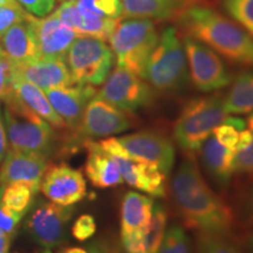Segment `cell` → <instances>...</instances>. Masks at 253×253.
<instances>
[{"instance_id":"cell-1","label":"cell","mask_w":253,"mask_h":253,"mask_svg":"<svg viewBox=\"0 0 253 253\" xmlns=\"http://www.w3.org/2000/svg\"><path fill=\"white\" fill-rule=\"evenodd\" d=\"M171 191L188 227L218 236H226L232 229L230 208L209 188L191 156L185 158L176 171Z\"/></svg>"},{"instance_id":"cell-2","label":"cell","mask_w":253,"mask_h":253,"mask_svg":"<svg viewBox=\"0 0 253 253\" xmlns=\"http://www.w3.org/2000/svg\"><path fill=\"white\" fill-rule=\"evenodd\" d=\"M186 36L225 56L231 61L253 66V36L214 11L202 5H190L178 15Z\"/></svg>"},{"instance_id":"cell-3","label":"cell","mask_w":253,"mask_h":253,"mask_svg":"<svg viewBox=\"0 0 253 253\" xmlns=\"http://www.w3.org/2000/svg\"><path fill=\"white\" fill-rule=\"evenodd\" d=\"M2 121L9 148L48 157L55 145V132L46 120L33 112L9 88L2 95Z\"/></svg>"},{"instance_id":"cell-4","label":"cell","mask_w":253,"mask_h":253,"mask_svg":"<svg viewBox=\"0 0 253 253\" xmlns=\"http://www.w3.org/2000/svg\"><path fill=\"white\" fill-rule=\"evenodd\" d=\"M229 116L220 94L191 100L175 123L173 137L189 153L201 149L204 141Z\"/></svg>"},{"instance_id":"cell-5","label":"cell","mask_w":253,"mask_h":253,"mask_svg":"<svg viewBox=\"0 0 253 253\" xmlns=\"http://www.w3.org/2000/svg\"><path fill=\"white\" fill-rule=\"evenodd\" d=\"M158 37L149 19H126L119 21L108 40L119 67L142 78Z\"/></svg>"},{"instance_id":"cell-6","label":"cell","mask_w":253,"mask_h":253,"mask_svg":"<svg viewBox=\"0 0 253 253\" xmlns=\"http://www.w3.org/2000/svg\"><path fill=\"white\" fill-rule=\"evenodd\" d=\"M142 79L158 90L178 89L186 79V55L175 27H167L148 59Z\"/></svg>"},{"instance_id":"cell-7","label":"cell","mask_w":253,"mask_h":253,"mask_svg":"<svg viewBox=\"0 0 253 253\" xmlns=\"http://www.w3.org/2000/svg\"><path fill=\"white\" fill-rule=\"evenodd\" d=\"M115 55L103 40L79 36L69 47L66 63L74 84L100 86L113 71Z\"/></svg>"},{"instance_id":"cell-8","label":"cell","mask_w":253,"mask_h":253,"mask_svg":"<svg viewBox=\"0 0 253 253\" xmlns=\"http://www.w3.org/2000/svg\"><path fill=\"white\" fill-rule=\"evenodd\" d=\"M73 214V205L62 207L53 202L39 201L25 220L24 230L41 253H53L67 242Z\"/></svg>"},{"instance_id":"cell-9","label":"cell","mask_w":253,"mask_h":253,"mask_svg":"<svg viewBox=\"0 0 253 253\" xmlns=\"http://www.w3.org/2000/svg\"><path fill=\"white\" fill-rule=\"evenodd\" d=\"M96 96L123 112L132 113L149 106L155 91L141 77L118 66L110 72Z\"/></svg>"},{"instance_id":"cell-10","label":"cell","mask_w":253,"mask_h":253,"mask_svg":"<svg viewBox=\"0 0 253 253\" xmlns=\"http://www.w3.org/2000/svg\"><path fill=\"white\" fill-rule=\"evenodd\" d=\"M189 62L192 84L201 91H213L227 86L232 77L213 49L195 38L185 36L183 40Z\"/></svg>"},{"instance_id":"cell-11","label":"cell","mask_w":253,"mask_h":253,"mask_svg":"<svg viewBox=\"0 0 253 253\" xmlns=\"http://www.w3.org/2000/svg\"><path fill=\"white\" fill-rule=\"evenodd\" d=\"M100 144L118 164L123 181L151 197H164L167 194L166 175L154 164L142 162L129 156L119 143L118 137L100 141Z\"/></svg>"},{"instance_id":"cell-12","label":"cell","mask_w":253,"mask_h":253,"mask_svg":"<svg viewBox=\"0 0 253 253\" xmlns=\"http://www.w3.org/2000/svg\"><path fill=\"white\" fill-rule=\"evenodd\" d=\"M126 153L142 162L154 164L164 175H169L175 162V148L171 141L160 132L143 130L118 137Z\"/></svg>"},{"instance_id":"cell-13","label":"cell","mask_w":253,"mask_h":253,"mask_svg":"<svg viewBox=\"0 0 253 253\" xmlns=\"http://www.w3.org/2000/svg\"><path fill=\"white\" fill-rule=\"evenodd\" d=\"M130 126L131 121L126 112L95 95L87 104L77 131L79 137L84 142L94 137L120 134Z\"/></svg>"},{"instance_id":"cell-14","label":"cell","mask_w":253,"mask_h":253,"mask_svg":"<svg viewBox=\"0 0 253 253\" xmlns=\"http://www.w3.org/2000/svg\"><path fill=\"white\" fill-rule=\"evenodd\" d=\"M40 190L50 202L62 207L79 203L87 192L84 175L66 163L46 168Z\"/></svg>"},{"instance_id":"cell-15","label":"cell","mask_w":253,"mask_h":253,"mask_svg":"<svg viewBox=\"0 0 253 253\" xmlns=\"http://www.w3.org/2000/svg\"><path fill=\"white\" fill-rule=\"evenodd\" d=\"M30 24L36 39L39 59H65L69 47L80 36L54 14L45 18L31 15Z\"/></svg>"},{"instance_id":"cell-16","label":"cell","mask_w":253,"mask_h":253,"mask_svg":"<svg viewBox=\"0 0 253 253\" xmlns=\"http://www.w3.org/2000/svg\"><path fill=\"white\" fill-rule=\"evenodd\" d=\"M47 168V157L43 155L9 149L0 164V188L14 182L32 185L38 192Z\"/></svg>"},{"instance_id":"cell-17","label":"cell","mask_w":253,"mask_h":253,"mask_svg":"<svg viewBox=\"0 0 253 253\" xmlns=\"http://www.w3.org/2000/svg\"><path fill=\"white\" fill-rule=\"evenodd\" d=\"M45 91L53 109L66 123V126L77 130L80 126L84 109L97 90L90 84H72L66 87L50 88Z\"/></svg>"},{"instance_id":"cell-18","label":"cell","mask_w":253,"mask_h":253,"mask_svg":"<svg viewBox=\"0 0 253 253\" xmlns=\"http://www.w3.org/2000/svg\"><path fill=\"white\" fill-rule=\"evenodd\" d=\"M53 14L80 36L93 37L103 41L109 39L120 21V19L103 18L91 13L80 7L75 0H63Z\"/></svg>"},{"instance_id":"cell-19","label":"cell","mask_w":253,"mask_h":253,"mask_svg":"<svg viewBox=\"0 0 253 253\" xmlns=\"http://www.w3.org/2000/svg\"><path fill=\"white\" fill-rule=\"evenodd\" d=\"M13 74L42 90L75 84L65 59H37L14 65Z\"/></svg>"},{"instance_id":"cell-20","label":"cell","mask_w":253,"mask_h":253,"mask_svg":"<svg viewBox=\"0 0 253 253\" xmlns=\"http://www.w3.org/2000/svg\"><path fill=\"white\" fill-rule=\"evenodd\" d=\"M84 148L88 151L84 171L91 184L96 188L107 189L122 184L123 178L114 158L100 144V142L86 140Z\"/></svg>"},{"instance_id":"cell-21","label":"cell","mask_w":253,"mask_h":253,"mask_svg":"<svg viewBox=\"0 0 253 253\" xmlns=\"http://www.w3.org/2000/svg\"><path fill=\"white\" fill-rule=\"evenodd\" d=\"M154 204L150 196L135 191L126 192L121 207V238L147 232Z\"/></svg>"},{"instance_id":"cell-22","label":"cell","mask_w":253,"mask_h":253,"mask_svg":"<svg viewBox=\"0 0 253 253\" xmlns=\"http://www.w3.org/2000/svg\"><path fill=\"white\" fill-rule=\"evenodd\" d=\"M30 17L31 14L23 23L8 28L0 38L2 53L13 62V65H21L39 59Z\"/></svg>"},{"instance_id":"cell-23","label":"cell","mask_w":253,"mask_h":253,"mask_svg":"<svg viewBox=\"0 0 253 253\" xmlns=\"http://www.w3.org/2000/svg\"><path fill=\"white\" fill-rule=\"evenodd\" d=\"M122 18L164 20L178 17L192 0H121Z\"/></svg>"},{"instance_id":"cell-24","label":"cell","mask_w":253,"mask_h":253,"mask_svg":"<svg viewBox=\"0 0 253 253\" xmlns=\"http://www.w3.org/2000/svg\"><path fill=\"white\" fill-rule=\"evenodd\" d=\"M202 160L208 172L220 185L229 184L232 176V160L236 150L221 143L213 134H211L201 147Z\"/></svg>"},{"instance_id":"cell-25","label":"cell","mask_w":253,"mask_h":253,"mask_svg":"<svg viewBox=\"0 0 253 253\" xmlns=\"http://www.w3.org/2000/svg\"><path fill=\"white\" fill-rule=\"evenodd\" d=\"M11 89L26 106L30 107L33 112H36L43 120H46L50 126L58 129L67 128L63 120L53 109L45 91L41 88L24 80V79L15 77L13 74L11 81Z\"/></svg>"},{"instance_id":"cell-26","label":"cell","mask_w":253,"mask_h":253,"mask_svg":"<svg viewBox=\"0 0 253 253\" xmlns=\"http://www.w3.org/2000/svg\"><path fill=\"white\" fill-rule=\"evenodd\" d=\"M224 107L229 115L253 112V72L237 75L226 97H224Z\"/></svg>"},{"instance_id":"cell-27","label":"cell","mask_w":253,"mask_h":253,"mask_svg":"<svg viewBox=\"0 0 253 253\" xmlns=\"http://www.w3.org/2000/svg\"><path fill=\"white\" fill-rule=\"evenodd\" d=\"M38 192L27 183L14 182L1 188V202L6 208L19 214L27 213Z\"/></svg>"},{"instance_id":"cell-28","label":"cell","mask_w":253,"mask_h":253,"mask_svg":"<svg viewBox=\"0 0 253 253\" xmlns=\"http://www.w3.org/2000/svg\"><path fill=\"white\" fill-rule=\"evenodd\" d=\"M232 172L253 178V134L246 129L239 134L238 144L232 160Z\"/></svg>"},{"instance_id":"cell-29","label":"cell","mask_w":253,"mask_h":253,"mask_svg":"<svg viewBox=\"0 0 253 253\" xmlns=\"http://www.w3.org/2000/svg\"><path fill=\"white\" fill-rule=\"evenodd\" d=\"M167 231V212L161 204L155 203L153 214L147 232L144 233V242L148 253H157L162 244Z\"/></svg>"},{"instance_id":"cell-30","label":"cell","mask_w":253,"mask_h":253,"mask_svg":"<svg viewBox=\"0 0 253 253\" xmlns=\"http://www.w3.org/2000/svg\"><path fill=\"white\" fill-rule=\"evenodd\" d=\"M28 15L17 0H0V38L8 28L26 20Z\"/></svg>"},{"instance_id":"cell-31","label":"cell","mask_w":253,"mask_h":253,"mask_svg":"<svg viewBox=\"0 0 253 253\" xmlns=\"http://www.w3.org/2000/svg\"><path fill=\"white\" fill-rule=\"evenodd\" d=\"M80 7L91 13L109 19L122 18L121 0H75Z\"/></svg>"},{"instance_id":"cell-32","label":"cell","mask_w":253,"mask_h":253,"mask_svg":"<svg viewBox=\"0 0 253 253\" xmlns=\"http://www.w3.org/2000/svg\"><path fill=\"white\" fill-rule=\"evenodd\" d=\"M157 253H190L188 236L182 227L172 225L166 231Z\"/></svg>"},{"instance_id":"cell-33","label":"cell","mask_w":253,"mask_h":253,"mask_svg":"<svg viewBox=\"0 0 253 253\" xmlns=\"http://www.w3.org/2000/svg\"><path fill=\"white\" fill-rule=\"evenodd\" d=\"M225 8L236 23L249 32L253 30V0H225Z\"/></svg>"},{"instance_id":"cell-34","label":"cell","mask_w":253,"mask_h":253,"mask_svg":"<svg viewBox=\"0 0 253 253\" xmlns=\"http://www.w3.org/2000/svg\"><path fill=\"white\" fill-rule=\"evenodd\" d=\"M198 253H242L224 236L201 233L198 237Z\"/></svg>"},{"instance_id":"cell-35","label":"cell","mask_w":253,"mask_h":253,"mask_svg":"<svg viewBox=\"0 0 253 253\" xmlns=\"http://www.w3.org/2000/svg\"><path fill=\"white\" fill-rule=\"evenodd\" d=\"M96 232V223L93 216L90 214H82L75 220L74 225L72 227V235L79 242L91 238Z\"/></svg>"},{"instance_id":"cell-36","label":"cell","mask_w":253,"mask_h":253,"mask_svg":"<svg viewBox=\"0 0 253 253\" xmlns=\"http://www.w3.org/2000/svg\"><path fill=\"white\" fill-rule=\"evenodd\" d=\"M27 13L37 18H45L55 7L56 0H17Z\"/></svg>"},{"instance_id":"cell-37","label":"cell","mask_w":253,"mask_h":253,"mask_svg":"<svg viewBox=\"0 0 253 253\" xmlns=\"http://www.w3.org/2000/svg\"><path fill=\"white\" fill-rule=\"evenodd\" d=\"M23 214H19L14 211L6 208L1 202V188H0V231L6 233L15 235V231L20 223Z\"/></svg>"},{"instance_id":"cell-38","label":"cell","mask_w":253,"mask_h":253,"mask_svg":"<svg viewBox=\"0 0 253 253\" xmlns=\"http://www.w3.org/2000/svg\"><path fill=\"white\" fill-rule=\"evenodd\" d=\"M13 62L4 53L0 55V99L11 88V81L13 77Z\"/></svg>"},{"instance_id":"cell-39","label":"cell","mask_w":253,"mask_h":253,"mask_svg":"<svg viewBox=\"0 0 253 253\" xmlns=\"http://www.w3.org/2000/svg\"><path fill=\"white\" fill-rule=\"evenodd\" d=\"M88 253H121L118 246L106 239H100L91 243L87 248Z\"/></svg>"},{"instance_id":"cell-40","label":"cell","mask_w":253,"mask_h":253,"mask_svg":"<svg viewBox=\"0 0 253 253\" xmlns=\"http://www.w3.org/2000/svg\"><path fill=\"white\" fill-rule=\"evenodd\" d=\"M6 153H7V136H6L4 121H2L1 100H0V164L4 160Z\"/></svg>"},{"instance_id":"cell-41","label":"cell","mask_w":253,"mask_h":253,"mask_svg":"<svg viewBox=\"0 0 253 253\" xmlns=\"http://www.w3.org/2000/svg\"><path fill=\"white\" fill-rule=\"evenodd\" d=\"M14 235L0 231V253H8Z\"/></svg>"},{"instance_id":"cell-42","label":"cell","mask_w":253,"mask_h":253,"mask_svg":"<svg viewBox=\"0 0 253 253\" xmlns=\"http://www.w3.org/2000/svg\"><path fill=\"white\" fill-rule=\"evenodd\" d=\"M60 253H88V251L86 249H82V248H68V249H65Z\"/></svg>"},{"instance_id":"cell-43","label":"cell","mask_w":253,"mask_h":253,"mask_svg":"<svg viewBox=\"0 0 253 253\" xmlns=\"http://www.w3.org/2000/svg\"><path fill=\"white\" fill-rule=\"evenodd\" d=\"M246 125L249 126V130L253 134V112L250 113L248 120H246Z\"/></svg>"},{"instance_id":"cell-44","label":"cell","mask_w":253,"mask_h":253,"mask_svg":"<svg viewBox=\"0 0 253 253\" xmlns=\"http://www.w3.org/2000/svg\"><path fill=\"white\" fill-rule=\"evenodd\" d=\"M2 54V49H1V47H0V55Z\"/></svg>"},{"instance_id":"cell-45","label":"cell","mask_w":253,"mask_h":253,"mask_svg":"<svg viewBox=\"0 0 253 253\" xmlns=\"http://www.w3.org/2000/svg\"><path fill=\"white\" fill-rule=\"evenodd\" d=\"M250 33H251V34H252V36H253V30H252V31H250Z\"/></svg>"},{"instance_id":"cell-46","label":"cell","mask_w":253,"mask_h":253,"mask_svg":"<svg viewBox=\"0 0 253 253\" xmlns=\"http://www.w3.org/2000/svg\"><path fill=\"white\" fill-rule=\"evenodd\" d=\"M252 211H253V198H252Z\"/></svg>"},{"instance_id":"cell-47","label":"cell","mask_w":253,"mask_h":253,"mask_svg":"<svg viewBox=\"0 0 253 253\" xmlns=\"http://www.w3.org/2000/svg\"><path fill=\"white\" fill-rule=\"evenodd\" d=\"M60 1H63V0H60Z\"/></svg>"}]
</instances>
